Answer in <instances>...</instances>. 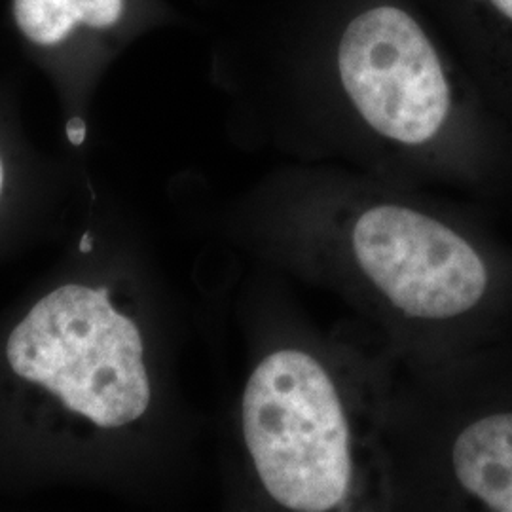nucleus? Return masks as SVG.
<instances>
[{
    "label": "nucleus",
    "instance_id": "f257e3e1",
    "mask_svg": "<svg viewBox=\"0 0 512 512\" xmlns=\"http://www.w3.org/2000/svg\"><path fill=\"white\" fill-rule=\"evenodd\" d=\"M243 437L256 475L285 509L327 512L348 501L351 431L338 389L310 353L279 349L243 391Z\"/></svg>",
    "mask_w": 512,
    "mask_h": 512
},
{
    "label": "nucleus",
    "instance_id": "f03ea898",
    "mask_svg": "<svg viewBox=\"0 0 512 512\" xmlns=\"http://www.w3.org/2000/svg\"><path fill=\"white\" fill-rule=\"evenodd\" d=\"M6 357L23 380L99 427H122L147 412L143 338L114 310L107 289L65 285L42 298L10 334Z\"/></svg>",
    "mask_w": 512,
    "mask_h": 512
},
{
    "label": "nucleus",
    "instance_id": "7ed1b4c3",
    "mask_svg": "<svg viewBox=\"0 0 512 512\" xmlns=\"http://www.w3.org/2000/svg\"><path fill=\"white\" fill-rule=\"evenodd\" d=\"M351 241L366 277L408 317L452 321L480 310L492 296L494 270L480 247L414 209H368Z\"/></svg>",
    "mask_w": 512,
    "mask_h": 512
},
{
    "label": "nucleus",
    "instance_id": "20e7f679",
    "mask_svg": "<svg viewBox=\"0 0 512 512\" xmlns=\"http://www.w3.org/2000/svg\"><path fill=\"white\" fill-rule=\"evenodd\" d=\"M342 86L366 124L403 145H423L444 128L452 90L420 25L393 6L353 19L340 40Z\"/></svg>",
    "mask_w": 512,
    "mask_h": 512
},
{
    "label": "nucleus",
    "instance_id": "39448f33",
    "mask_svg": "<svg viewBox=\"0 0 512 512\" xmlns=\"http://www.w3.org/2000/svg\"><path fill=\"white\" fill-rule=\"evenodd\" d=\"M124 14V0H14L19 31L38 46L63 42L76 25L107 29Z\"/></svg>",
    "mask_w": 512,
    "mask_h": 512
},
{
    "label": "nucleus",
    "instance_id": "423d86ee",
    "mask_svg": "<svg viewBox=\"0 0 512 512\" xmlns=\"http://www.w3.org/2000/svg\"><path fill=\"white\" fill-rule=\"evenodd\" d=\"M486 18H492L501 35L512 38V0H475Z\"/></svg>",
    "mask_w": 512,
    "mask_h": 512
},
{
    "label": "nucleus",
    "instance_id": "0eeeda50",
    "mask_svg": "<svg viewBox=\"0 0 512 512\" xmlns=\"http://www.w3.org/2000/svg\"><path fill=\"white\" fill-rule=\"evenodd\" d=\"M67 135L73 145H82V141L86 137V124L80 118H74L67 126Z\"/></svg>",
    "mask_w": 512,
    "mask_h": 512
},
{
    "label": "nucleus",
    "instance_id": "6e6552de",
    "mask_svg": "<svg viewBox=\"0 0 512 512\" xmlns=\"http://www.w3.org/2000/svg\"><path fill=\"white\" fill-rule=\"evenodd\" d=\"M82 253H88V251H92V239H90V236L86 234L84 238H82Z\"/></svg>",
    "mask_w": 512,
    "mask_h": 512
},
{
    "label": "nucleus",
    "instance_id": "1a4fd4ad",
    "mask_svg": "<svg viewBox=\"0 0 512 512\" xmlns=\"http://www.w3.org/2000/svg\"><path fill=\"white\" fill-rule=\"evenodd\" d=\"M2 183H4V167H2V160H0V192H2Z\"/></svg>",
    "mask_w": 512,
    "mask_h": 512
}]
</instances>
